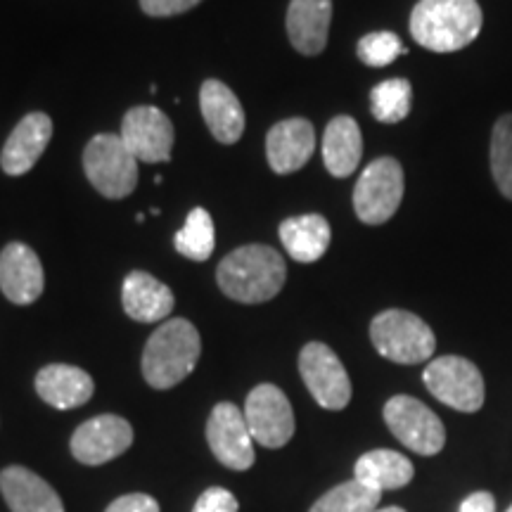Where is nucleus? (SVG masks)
Returning <instances> with one entry per match:
<instances>
[{"mask_svg":"<svg viewBox=\"0 0 512 512\" xmlns=\"http://www.w3.org/2000/svg\"><path fill=\"white\" fill-rule=\"evenodd\" d=\"M285 259L268 245H245L230 252L216 268L226 297L240 304H264L285 287Z\"/></svg>","mask_w":512,"mask_h":512,"instance_id":"f257e3e1","label":"nucleus"},{"mask_svg":"<svg viewBox=\"0 0 512 512\" xmlns=\"http://www.w3.org/2000/svg\"><path fill=\"white\" fill-rule=\"evenodd\" d=\"M484 24L477 0H420L411 12V36L432 53H458Z\"/></svg>","mask_w":512,"mask_h":512,"instance_id":"f03ea898","label":"nucleus"},{"mask_svg":"<svg viewBox=\"0 0 512 512\" xmlns=\"http://www.w3.org/2000/svg\"><path fill=\"white\" fill-rule=\"evenodd\" d=\"M200 356L202 339L195 325L185 318L164 320L145 344V382L155 389L176 387L195 370Z\"/></svg>","mask_w":512,"mask_h":512,"instance_id":"7ed1b4c3","label":"nucleus"},{"mask_svg":"<svg viewBox=\"0 0 512 512\" xmlns=\"http://www.w3.org/2000/svg\"><path fill=\"white\" fill-rule=\"evenodd\" d=\"M370 339L377 354L401 366L430 361L437 349L434 330L411 311L389 309L377 313L370 323Z\"/></svg>","mask_w":512,"mask_h":512,"instance_id":"20e7f679","label":"nucleus"},{"mask_svg":"<svg viewBox=\"0 0 512 512\" xmlns=\"http://www.w3.org/2000/svg\"><path fill=\"white\" fill-rule=\"evenodd\" d=\"M138 159L124 145L121 136L100 133L83 150V171L102 197L121 200L138 185Z\"/></svg>","mask_w":512,"mask_h":512,"instance_id":"39448f33","label":"nucleus"},{"mask_svg":"<svg viewBox=\"0 0 512 512\" xmlns=\"http://www.w3.org/2000/svg\"><path fill=\"white\" fill-rule=\"evenodd\" d=\"M422 382L434 399L460 413H477L484 406V377L470 358L439 356L422 373Z\"/></svg>","mask_w":512,"mask_h":512,"instance_id":"423d86ee","label":"nucleus"},{"mask_svg":"<svg viewBox=\"0 0 512 512\" xmlns=\"http://www.w3.org/2000/svg\"><path fill=\"white\" fill-rule=\"evenodd\" d=\"M403 169L394 157L370 162L354 188V211L366 226H382L399 211L403 200Z\"/></svg>","mask_w":512,"mask_h":512,"instance_id":"0eeeda50","label":"nucleus"},{"mask_svg":"<svg viewBox=\"0 0 512 512\" xmlns=\"http://www.w3.org/2000/svg\"><path fill=\"white\" fill-rule=\"evenodd\" d=\"M384 422L389 432L420 456H437L446 444V427L439 415L415 396H392L384 403Z\"/></svg>","mask_w":512,"mask_h":512,"instance_id":"6e6552de","label":"nucleus"},{"mask_svg":"<svg viewBox=\"0 0 512 512\" xmlns=\"http://www.w3.org/2000/svg\"><path fill=\"white\" fill-rule=\"evenodd\" d=\"M299 373L318 406L342 411L351 401V380L339 356L323 342H309L299 354Z\"/></svg>","mask_w":512,"mask_h":512,"instance_id":"1a4fd4ad","label":"nucleus"},{"mask_svg":"<svg viewBox=\"0 0 512 512\" xmlns=\"http://www.w3.org/2000/svg\"><path fill=\"white\" fill-rule=\"evenodd\" d=\"M245 420L252 439L266 448H280L294 434L292 403L275 384H259L247 396Z\"/></svg>","mask_w":512,"mask_h":512,"instance_id":"9d476101","label":"nucleus"},{"mask_svg":"<svg viewBox=\"0 0 512 512\" xmlns=\"http://www.w3.org/2000/svg\"><path fill=\"white\" fill-rule=\"evenodd\" d=\"M121 140L138 162L162 164L174 150V124L159 107L143 105L126 112L121 121Z\"/></svg>","mask_w":512,"mask_h":512,"instance_id":"9b49d317","label":"nucleus"},{"mask_svg":"<svg viewBox=\"0 0 512 512\" xmlns=\"http://www.w3.org/2000/svg\"><path fill=\"white\" fill-rule=\"evenodd\" d=\"M207 441L211 453L228 470L242 472L254 465V439L245 413L235 403L223 401L214 406L207 422Z\"/></svg>","mask_w":512,"mask_h":512,"instance_id":"f8f14e48","label":"nucleus"},{"mask_svg":"<svg viewBox=\"0 0 512 512\" xmlns=\"http://www.w3.org/2000/svg\"><path fill=\"white\" fill-rule=\"evenodd\" d=\"M133 444L131 422L121 415H98L83 422L72 437V453L83 465H105Z\"/></svg>","mask_w":512,"mask_h":512,"instance_id":"ddd939ff","label":"nucleus"},{"mask_svg":"<svg viewBox=\"0 0 512 512\" xmlns=\"http://www.w3.org/2000/svg\"><path fill=\"white\" fill-rule=\"evenodd\" d=\"M46 287L38 254L24 242H10L0 252V290L12 304H34Z\"/></svg>","mask_w":512,"mask_h":512,"instance_id":"4468645a","label":"nucleus"},{"mask_svg":"<svg viewBox=\"0 0 512 512\" xmlns=\"http://www.w3.org/2000/svg\"><path fill=\"white\" fill-rule=\"evenodd\" d=\"M316 152V131L309 119L278 121L266 136V157L275 174L285 176L304 169Z\"/></svg>","mask_w":512,"mask_h":512,"instance_id":"2eb2a0df","label":"nucleus"},{"mask_svg":"<svg viewBox=\"0 0 512 512\" xmlns=\"http://www.w3.org/2000/svg\"><path fill=\"white\" fill-rule=\"evenodd\" d=\"M53 138V119L43 112H31L15 126L0 155V166L8 176H24L36 166Z\"/></svg>","mask_w":512,"mask_h":512,"instance_id":"dca6fc26","label":"nucleus"},{"mask_svg":"<svg viewBox=\"0 0 512 512\" xmlns=\"http://www.w3.org/2000/svg\"><path fill=\"white\" fill-rule=\"evenodd\" d=\"M332 0H290L287 36L292 48L306 57H316L328 46Z\"/></svg>","mask_w":512,"mask_h":512,"instance_id":"f3484780","label":"nucleus"},{"mask_svg":"<svg viewBox=\"0 0 512 512\" xmlns=\"http://www.w3.org/2000/svg\"><path fill=\"white\" fill-rule=\"evenodd\" d=\"M0 494L12 512H64L53 486L22 465H10L0 472Z\"/></svg>","mask_w":512,"mask_h":512,"instance_id":"a211bd4d","label":"nucleus"},{"mask_svg":"<svg viewBox=\"0 0 512 512\" xmlns=\"http://www.w3.org/2000/svg\"><path fill=\"white\" fill-rule=\"evenodd\" d=\"M202 117L207 121L211 136L221 145H235L245 133V110H242L238 95L223 81L209 79L200 88Z\"/></svg>","mask_w":512,"mask_h":512,"instance_id":"6ab92c4d","label":"nucleus"},{"mask_svg":"<svg viewBox=\"0 0 512 512\" xmlns=\"http://www.w3.org/2000/svg\"><path fill=\"white\" fill-rule=\"evenodd\" d=\"M36 392L57 411H72L93 399L95 384L86 370L67 363H50L38 370Z\"/></svg>","mask_w":512,"mask_h":512,"instance_id":"aec40b11","label":"nucleus"},{"mask_svg":"<svg viewBox=\"0 0 512 512\" xmlns=\"http://www.w3.org/2000/svg\"><path fill=\"white\" fill-rule=\"evenodd\" d=\"M121 304L126 316L138 323H157L174 311V292L169 290V285L159 283L155 275L133 271L121 285Z\"/></svg>","mask_w":512,"mask_h":512,"instance_id":"412c9836","label":"nucleus"},{"mask_svg":"<svg viewBox=\"0 0 512 512\" xmlns=\"http://www.w3.org/2000/svg\"><path fill=\"white\" fill-rule=\"evenodd\" d=\"M363 157V136L356 119L335 117L323 133V162L335 178L354 174Z\"/></svg>","mask_w":512,"mask_h":512,"instance_id":"4be33fe9","label":"nucleus"},{"mask_svg":"<svg viewBox=\"0 0 512 512\" xmlns=\"http://www.w3.org/2000/svg\"><path fill=\"white\" fill-rule=\"evenodd\" d=\"M280 240H283V247L294 261L313 264V261L323 259V254L328 252L332 228L328 219L320 214L294 216V219H287L280 226Z\"/></svg>","mask_w":512,"mask_h":512,"instance_id":"5701e85b","label":"nucleus"},{"mask_svg":"<svg viewBox=\"0 0 512 512\" xmlns=\"http://www.w3.org/2000/svg\"><path fill=\"white\" fill-rule=\"evenodd\" d=\"M354 472V479L370 486V489L394 491L411 484L415 467L403 453L389 451V448H377V451L363 453V456L356 460Z\"/></svg>","mask_w":512,"mask_h":512,"instance_id":"b1692460","label":"nucleus"},{"mask_svg":"<svg viewBox=\"0 0 512 512\" xmlns=\"http://www.w3.org/2000/svg\"><path fill=\"white\" fill-rule=\"evenodd\" d=\"M216 230L207 209L195 207L176 233V252L190 261H207L214 254Z\"/></svg>","mask_w":512,"mask_h":512,"instance_id":"393cba45","label":"nucleus"},{"mask_svg":"<svg viewBox=\"0 0 512 512\" xmlns=\"http://www.w3.org/2000/svg\"><path fill=\"white\" fill-rule=\"evenodd\" d=\"M413 86L406 79H387L370 91V112L380 124H399L411 114Z\"/></svg>","mask_w":512,"mask_h":512,"instance_id":"a878e982","label":"nucleus"},{"mask_svg":"<svg viewBox=\"0 0 512 512\" xmlns=\"http://www.w3.org/2000/svg\"><path fill=\"white\" fill-rule=\"evenodd\" d=\"M380 498L382 491L351 479L320 496L309 512H373L380 505Z\"/></svg>","mask_w":512,"mask_h":512,"instance_id":"bb28decb","label":"nucleus"},{"mask_svg":"<svg viewBox=\"0 0 512 512\" xmlns=\"http://www.w3.org/2000/svg\"><path fill=\"white\" fill-rule=\"evenodd\" d=\"M489 164L494 183L505 200L512 202V112L498 117L491 131Z\"/></svg>","mask_w":512,"mask_h":512,"instance_id":"cd10ccee","label":"nucleus"},{"mask_svg":"<svg viewBox=\"0 0 512 512\" xmlns=\"http://www.w3.org/2000/svg\"><path fill=\"white\" fill-rule=\"evenodd\" d=\"M356 55L366 67H387L399 55H406V48L392 31H373L358 41Z\"/></svg>","mask_w":512,"mask_h":512,"instance_id":"c85d7f7f","label":"nucleus"},{"mask_svg":"<svg viewBox=\"0 0 512 512\" xmlns=\"http://www.w3.org/2000/svg\"><path fill=\"white\" fill-rule=\"evenodd\" d=\"M238 510H240L238 498L230 494L228 489L211 486V489H207L200 498H197L195 510L192 512H238Z\"/></svg>","mask_w":512,"mask_h":512,"instance_id":"c756f323","label":"nucleus"},{"mask_svg":"<svg viewBox=\"0 0 512 512\" xmlns=\"http://www.w3.org/2000/svg\"><path fill=\"white\" fill-rule=\"evenodd\" d=\"M200 3L202 0H140V8L150 17H174L183 15Z\"/></svg>","mask_w":512,"mask_h":512,"instance_id":"7c9ffc66","label":"nucleus"},{"mask_svg":"<svg viewBox=\"0 0 512 512\" xmlns=\"http://www.w3.org/2000/svg\"><path fill=\"white\" fill-rule=\"evenodd\" d=\"M105 512H159V503L147 494H128L112 501Z\"/></svg>","mask_w":512,"mask_h":512,"instance_id":"2f4dec72","label":"nucleus"},{"mask_svg":"<svg viewBox=\"0 0 512 512\" xmlns=\"http://www.w3.org/2000/svg\"><path fill=\"white\" fill-rule=\"evenodd\" d=\"M458 512H496V498L489 491H475L460 503Z\"/></svg>","mask_w":512,"mask_h":512,"instance_id":"473e14b6","label":"nucleus"},{"mask_svg":"<svg viewBox=\"0 0 512 512\" xmlns=\"http://www.w3.org/2000/svg\"><path fill=\"white\" fill-rule=\"evenodd\" d=\"M373 512H406L399 505H389V508H380V510H373Z\"/></svg>","mask_w":512,"mask_h":512,"instance_id":"72a5a7b5","label":"nucleus"},{"mask_svg":"<svg viewBox=\"0 0 512 512\" xmlns=\"http://www.w3.org/2000/svg\"><path fill=\"white\" fill-rule=\"evenodd\" d=\"M505 512H512V505H510V508H508V510H505Z\"/></svg>","mask_w":512,"mask_h":512,"instance_id":"f704fd0d","label":"nucleus"}]
</instances>
